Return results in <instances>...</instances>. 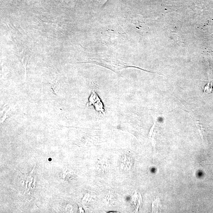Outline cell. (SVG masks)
<instances>
[{"mask_svg": "<svg viewBox=\"0 0 213 213\" xmlns=\"http://www.w3.org/2000/svg\"><path fill=\"white\" fill-rule=\"evenodd\" d=\"M193 119L194 120L195 124L198 131H199L201 137L202 139L204 141L205 138H206L204 128H203L202 124L200 123L199 121L196 120L194 118H193Z\"/></svg>", "mask_w": 213, "mask_h": 213, "instance_id": "obj_1", "label": "cell"}, {"mask_svg": "<svg viewBox=\"0 0 213 213\" xmlns=\"http://www.w3.org/2000/svg\"><path fill=\"white\" fill-rule=\"evenodd\" d=\"M6 23V25H7V23ZM7 27H8V26H7ZM8 29H9V28H8Z\"/></svg>", "mask_w": 213, "mask_h": 213, "instance_id": "obj_4", "label": "cell"}, {"mask_svg": "<svg viewBox=\"0 0 213 213\" xmlns=\"http://www.w3.org/2000/svg\"><path fill=\"white\" fill-rule=\"evenodd\" d=\"M133 202L134 203L135 205L136 206L137 204H138V207L139 206H140L142 203V197L141 195L138 196V195L136 193L133 196Z\"/></svg>", "mask_w": 213, "mask_h": 213, "instance_id": "obj_3", "label": "cell"}, {"mask_svg": "<svg viewBox=\"0 0 213 213\" xmlns=\"http://www.w3.org/2000/svg\"><path fill=\"white\" fill-rule=\"evenodd\" d=\"M159 205H160V201H159V198H157L152 203V212H159Z\"/></svg>", "mask_w": 213, "mask_h": 213, "instance_id": "obj_2", "label": "cell"}]
</instances>
